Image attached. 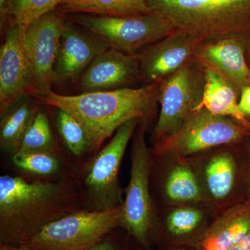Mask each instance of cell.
Listing matches in <instances>:
<instances>
[{"mask_svg": "<svg viewBox=\"0 0 250 250\" xmlns=\"http://www.w3.org/2000/svg\"><path fill=\"white\" fill-rule=\"evenodd\" d=\"M88 250H149L145 249L142 246L134 248L129 246L127 243H121V242L115 241L113 239H108L107 236L100 242L96 246Z\"/></svg>", "mask_w": 250, "mask_h": 250, "instance_id": "4316f807", "label": "cell"}, {"mask_svg": "<svg viewBox=\"0 0 250 250\" xmlns=\"http://www.w3.org/2000/svg\"><path fill=\"white\" fill-rule=\"evenodd\" d=\"M248 55L249 56L250 61V48L249 49V52H248Z\"/></svg>", "mask_w": 250, "mask_h": 250, "instance_id": "e575fe53", "label": "cell"}, {"mask_svg": "<svg viewBox=\"0 0 250 250\" xmlns=\"http://www.w3.org/2000/svg\"><path fill=\"white\" fill-rule=\"evenodd\" d=\"M123 205L101 211L79 210L42 229L26 243L33 250H88L121 228Z\"/></svg>", "mask_w": 250, "mask_h": 250, "instance_id": "52a82bcc", "label": "cell"}, {"mask_svg": "<svg viewBox=\"0 0 250 250\" xmlns=\"http://www.w3.org/2000/svg\"><path fill=\"white\" fill-rule=\"evenodd\" d=\"M236 145L218 147L189 159L206 203L219 213L246 199L241 196V187L244 182L248 184V171L244 173Z\"/></svg>", "mask_w": 250, "mask_h": 250, "instance_id": "30bf717a", "label": "cell"}, {"mask_svg": "<svg viewBox=\"0 0 250 250\" xmlns=\"http://www.w3.org/2000/svg\"><path fill=\"white\" fill-rule=\"evenodd\" d=\"M18 152H55L53 134L48 118L43 112L36 113Z\"/></svg>", "mask_w": 250, "mask_h": 250, "instance_id": "603a6c76", "label": "cell"}, {"mask_svg": "<svg viewBox=\"0 0 250 250\" xmlns=\"http://www.w3.org/2000/svg\"><path fill=\"white\" fill-rule=\"evenodd\" d=\"M83 192L72 182L0 177V243L24 245L49 224L80 210Z\"/></svg>", "mask_w": 250, "mask_h": 250, "instance_id": "6da1fadb", "label": "cell"}, {"mask_svg": "<svg viewBox=\"0 0 250 250\" xmlns=\"http://www.w3.org/2000/svg\"><path fill=\"white\" fill-rule=\"evenodd\" d=\"M248 188L250 191V146L248 148Z\"/></svg>", "mask_w": 250, "mask_h": 250, "instance_id": "d6a6232c", "label": "cell"}, {"mask_svg": "<svg viewBox=\"0 0 250 250\" xmlns=\"http://www.w3.org/2000/svg\"><path fill=\"white\" fill-rule=\"evenodd\" d=\"M234 121L201 108L177 132L154 145L152 155L191 159L218 147L238 144L249 135L250 131Z\"/></svg>", "mask_w": 250, "mask_h": 250, "instance_id": "5b68a950", "label": "cell"}, {"mask_svg": "<svg viewBox=\"0 0 250 250\" xmlns=\"http://www.w3.org/2000/svg\"><path fill=\"white\" fill-rule=\"evenodd\" d=\"M250 232V197L220 213L198 248L203 250H229Z\"/></svg>", "mask_w": 250, "mask_h": 250, "instance_id": "d6986e66", "label": "cell"}, {"mask_svg": "<svg viewBox=\"0 0 250 250\" xmlns=\"http://www.w3.org/2000/svg\"><path fill=\"white\" fill-rule=\"evenodd\" d=\"M62 0H16L9 24H15L24 30L35 22L62 5Z\"/></svg>", "mask_w": 250, "mask_h": 250, "instance_id": "d4e9b609", "label": "cell"}, {"mask_svg": "<svg viewBox=\"0 0 250 250\" xmlns=\"http://www.w3.org/2000/svg\"><path fill=\"white\" fill-rule=\"evenodd\" d=\"M12 161L21 170L37 175H50L60 167L55 152H18L14 154Z\"/></svg>", "mask_w": 250, "mask_h": 250, "instance_id": "484cf974", "label": "cell"}, {"mask_svg": "<svg viewBox=\"0 0 250 250\" xmlns=\"http://www.w3.org/2000/svg\"><path fill=\"white\" fill-rule=\"evenodd\" d=\"M151 177H154L160 208L206 203L196 172L190 159L152 155Z\"/></svg>", "mask_w": 250, "mask_h": 250, "instance_id": "4fadbf2b", "label": "cell"}, {"mask_svg": "<svg viewBox=\"0 0 250 250\" xmlns=\"http://www.w3.org/2000/svg\"><path fill=\"white\" fill-rule=\"evenodd\" d=\"M164 250H203L198 247H181V248H170Z\"/></svg>", "mask_w": 250, "mask_h": 250, "instance_id": "1f68e13d", "label": "cell"}, {"mask_svg": "<svg viewBox=\"0 0 250 250\" xmlns=\"http://www.w3.org/2000/svg\"><path fill=\"white\" fill-rule=\"evenodd\" d=\"M205 83V66L196 59L161 81L160 113L149 139L153 146L177 132L200 109Z\"/></svg>", "mask_w": 250, "mask_h": 250, "instance_id": "ba28073f", "label": "cell"}, {"mask_svg": "<svg viewBox=\"0 0 250 250\" xmlns=\"http://www.w3.org/2000/svg\"><path fill=\"white\" fill-rule=\"evenodd\" d=\"M241 124L243 125L246 129H248V131H250V121H249V120L246 118L244 121L241 122Z\"/></svg>", "mask_w": 250, "mask_h": 250, "instance_id": "836d02e7", "label": "cell"}, {"mask_svg": "<svg viewBox=\"0 0 250 250\" xmlns=\"http://www.w3.org/2000/svg\"><path fill=\"white\" fill-rule=\"evenodd\" d=\"M24 29L9 24L0 49V116L20 99L33 94L30 67L23 44Z\"/></svg>", "mask_w": 250, "mask_h": 250, "instance_id": "5bb4252c", "label": "cell"}, {"mask_svg": "<svg viewBox=\"0 0 250 250\" xmlns=\"http://www.w3.org/2000/svg\"><path fill=\"white\" fill-rule=\"evenodd\" d=\"M57 126L62 141L74 155L81 156L90 150L89 142L83 126L71 114L58 109Z\"/></svg>", "mask_w": 250, "mask_h": 250, "instance_id": "cb8c5ba5", "label": "cell"}, {"mask_svg": "<svg viewBox=\"0 0 250 250\" xmlns=\"http://www.w3.org/2000/svg\"><path fill=\"white\" fill-rule=\"evenodd\" d=\"M241 36H230L199 45L195 59L240 90L250 85V66Z\"/></svg>", "mask_w": 250, "mask_h": 250, "instance_id": "ac0fdd59", "label": "cell"}, {"mask_svg": "<svg viewBox=\"0 0 250 250\" xmlns=\"http://www.w3.org/2000/svg\"><path fill=\"white\" fill-rule=\"evenodd\" d=\"M219 214L207 203L161 208L158 210L154 245L159 250L199 247Z\"/></svg>", "mask_w": 250, "mask_h": 250, "instance_id": "7c38bea8", "label": "cell"}, {"mask_svg": "<svg viewBox=\"0 0 250 250\" xmlns=\"http://www.w3.org/2000/svg\"><path fill=\"white\" fill-rule=\"evenodd\" d=\"M65 12L108 16L152 14L147 0H67L61 5Z\"/></svg>", "mask_w": 250, "mask_h": 250, "instance_id": "7402d4cb", "label": "cell"}, {"mask_svg": "<svg viewBox=\"0 0 250 250\" xmlns=\"http://www.w3.org/2000/svg\"><path fill=\"white\" fill-rule=\"evenodd\" d=\"M37 112L32 99L26 95L1 116L0 146L2 149L14 154L19 151Z\"/></svg>", "mask_w": 250, "mask_h": 250, "instance_id": "44dd1931", "label": "cell"}, {"mask_svg": "<svg viewBox=\"0 0 250 250\" xmlns=\"http://www.w3.org/2000/svg\"><path fill=\"white\" fill-rule=\"evenodd\" d=\"M0 250H31L27 245H19V246H14V245L5 244L0 243Z\"/></svg>", "mask_w": 250, "mask_h": 250, "instance_id": "4dcf8cb0", "label": "cell"}, {"mask_svg": "<svg viewBox=\"0 0 250 250\" xmlns=\"http://www.w3.org/2000/svg\"><path fill=\"white\" fill-rule=\"evenodd\" d=\"M205 83L200 109L229 117L241 123L246 119L238 107L236 88L221 75L205 67ZM199 109V110H200Z\"/></svg>", "mask_w": 250, "mask_h": 250, "instance_id": "ffe728a7", "label": "cell"}, {"mask_svg": "<svg viewBox=\"0 0 250 250\" xmlns=\"http://www.w3.org/2000/svg\"><path fill=\"white\" fill-rule=\"evenodd\" d=\"M152 14L200 43L250 29V0H147Z\"/></svg>", "mask_w": 250, "mask_h": 250, "instance_id": "3957f363", "label": "cell"}, {"mask_svg": "<svg viewBox=\"0 0 250 250\" xmlns=\"http://www.w3.org/2000/svg\"><path fill=\"white\" fill-rule=\"evenodd\" d=\"M65 1H67V0H62V3L65 2Z\"/></svg>", "mask_w": 250, "mask_h": 250, "instance_id": "d590c367", "label": "cell"}, {"mask_svg": "<svg viewBox=\"0 0 250 250\" xmlns=\"http://www.w3.org/2000/svg\"><path fill=\"white\" fill-rule=\"evenodd\" d=\"M238 107L240 113L245 118L250 116V85L241 88Z\"/></svg>", "mask_w": 250, "mask_h": 250, "instance_id": "f1b7e54d", "label": "cell"}, {"mask_svg": "<svg viewBox=\"0 0 250 250\" xmlns=\"http://www.w3.org/2000/svg\"><path fill=\"white\" fill-rule=\"evenodd\" d=\"M149 121L140 122L132 139L129 184L125 189L121 228L138 244L150 250L154 245L158 210L151 188L152 152L146 142Z\"/></svg>", "mask_w": 250, "mask_h": 250, "instance_id": "277c9868", "label": "cell"}, {"mask_svg": "<svg viewBox=\"0 0 250 250\" xmlns=\"http://www.w3.org/2000/svg\"><path fill=\"white\" fill-rule=\"evenodd\" d=\"M161 82L138 88H123L80 95H61L50 90L36 95L41 103L64 110L83 126L90 151L101 147L126 122L139 118L150 121L159 103Z\"/></svg>", "mask_w": 250, "mask_h": 250, "instance_id": "7a4b0ae2", "label": "cell"}, {"mask_svg": "<svg viewBox=\"0 0 250 250\" xmlns=\"http://www.w3.org/2000/svg\"><path fill=\"white\" fill-rule=\"evenodd\" d=\"M70 20L108 48L129 54H136L175 31L167 20L154 14L133 16L75 14Z\"/></svg>", "mask_w": 250, "mask_h": 250, "instance_id": "8992f818", "label": "cell"}, {"mask_svg": "<svg viewBox=\"0 0 250 250\" xmlns=\"http://www.w3.org/2000/svg\"><path fill=\"white\" fill-rule=\"evenodd\" d=\"M65 23L62 15L53 11L31 23L24 31L23 44L35 96L52 90L54 66Z\"/></svg>", "mask_w": 250, "mask_h": 250, "instance_id": "8fae6325", "label": "cell"}, {"mask_svg": "<svg viewBox=\"0 0 250 250\" xmlns=\"http://www.w3.org/2000/svg\"><path fill=\"white\" fill-rule=\"evenodd\" d=\"M16 0H0V27L1 30L11 21Z\"/></svg>", "mask_w": 250, "mask_h": 250, "instance_id": "83f0119b", "label": "cell"}, {"mask_svg": "<svg viewBox=\"0 0 250 250\" xmlns=\"http://www.w3.org/2000/svg\"><path fill=\"white\" fill-rule=\"evenodd\" d=\"M89 32L65 21L53 70V85H70L83 75L94 59L108 49Z\"/></svg>", "mask_w": 250, "mask_h": 250, "instance_id": "2e32d148", "label": "cell"}, {"mask_svg": "<svg viewBox=\"0 0 250 250\" xmlns=\"http://www.w3.org/2000/svg\"><path fill=\"white\" fill-rule=\"evenodd\" d=\"M141 121L134 118L120 126L88 166L83 192L86 210L101 211L123 205L120 169L128 144Z\"/></svg>", "mask_w": 250, "mask_h": 250, "instance_id": "9c48e42d", "label": "cell"}, {"mask_svg": "<svg viewBox=\"0 0 250 250\" xmlns=\"http://www.w3.org/2000/svg\"><path fill=\"white\" fill-rule=\"evenodd\" d=\"M229 250H250V232L248 233L238 244Z\"/></svg>", "mask_w": 250, "mask_h": 250, "instance_id": "f546056e", "label": "cell"}, {"mask_svg": "<svg viewBox=\"0 0 250 250\" xmlns=\"http://www.w3.org/2000/svg\"><path fill=\"white\" fill-rule=\"evenodd\" d=\"M141 78L139 59L108 48L94 59L80 80L82 93L126 88Z\"/></svg>", "mask_w": 250, "mask_h": 250, "instance_id": "e0dca14e", "label": "cell"}, {"mask_svg": "<svg viewBox=\"0 0 250 250\" xmlns=\"http://www.w3.org/2000/svg\"><path fill=\"white\" fill-rule=\"evenodd\" d=\"M200 42L190 36L175 31L147 46L139 53L141 78L147 84L161 82L189 62L195 60Z\"/></svg>", "mask_w": 250, "mask_h": 250, "instance_id": "9a60e30c", "label": "cell"}]
</instances>
